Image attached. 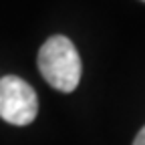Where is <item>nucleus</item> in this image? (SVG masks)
Segmentation results:
<instances>
[{
    "label": "nucleus",
    "instance_id": "obj_1",
    "mask_svg": "<svg viewBox=\"0 0 145 145\" xmlns=\"http://www.w3.org/2000/svg\"><path fill=\"white\" fill-rule=\"evenodd\" d=\"M39 69L44 81L61 93L75 91L81 81V57L67 36H50L40 46Z\"/></svg>",
    "mask_w": 145,
    "mask_h": 145
},
{
    "label": "nucleus",
    "instance_id": "obj_2",
    "mask_svg": "<svg viewBox=\"0 0 145 145\" xmlns=\"http://www.w3.org/2000/svg\"><path fill=\"white\" fill-rule=\"evenodd\" d=\"M39 113V97L20 77L6 75L0 79V117L10 125H28Z\"/></svg>",
    "mask_w": 145,
    "mask_h": 145
},
{
    "label": "nucleus",
    "instance_id": "obj_3",
    "mask_svg": "<svg viewBox=\"0 0 145 145\" xmlns=\"http://www.w3.org/2000/svg\"><path fill=\"white\" fill-rule=\"evenodd\" d=\"M133 145H145V125L141 127V131L137 133V137H135Z\"/></svg>",
    "mask_w": 145,
    "mask_h": 145
}]
</instances>
